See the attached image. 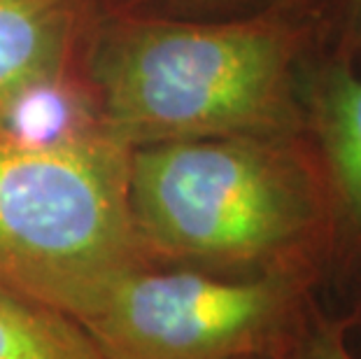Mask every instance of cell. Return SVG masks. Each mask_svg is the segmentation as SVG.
<instances>
[{
    "mask_svg": "<svg viewBox=\"0 0 361 359\" xmlns=\"http://www.w3.org/2000/svg\"><path fill=\"white\" fill-rule=\"evenodd\" d=\"M175 3H182L189 7H201V10H212V12H224V17H243V14H252V12H245L247 0H175Z\"/></svg>",
    "mask_w": 361,
    "mask_h": 359,
    "instance_id": "cell-11",
    "label": "cell"
},
{
    "mask_svg": "<svg viewBox=\"0 0 361 359\" xmlns=\"http://www.w3.org/2000/svg\"><path fill=\"white\" fill-rule=\"evenodd\" d=\"M80 24L82 0H0V133L59 84Z\"/></svg>",
    "mask_w": 361,
    "mask_h": 359,
    "instance_id": "cell-6",
    "label": "cell"
},
{
    "mask_svg": "<svg viewBox=\"0 0 361 359\" xmlns=\"http://www.w3.org/2000/svg\"><path fill=\"white\" fill-rule=\"evenodd\" d=\"M301 133L322 171L331 248L322 299L338 301L361 273V68L312 51L298 82Z\"/></svg>",
    "mask_w": 361,
    "mask_h": 359,
    "instance_id": "cell-5",
    "label": "cell"
},
{
    "mask_svg": "<svg viewBox=\"0 0 361 359\" xmlns=\"http://www.w3.org/2000/svg\"><path fill=\"white\" fill-rule=\"evenodd\" d=\"M314 51L301 10L124 21L94 61L103 131L128 150L226 135H298V82Z\"/></svg>",
    "mask_w": 361,
    "mask_h": 359,
    "instance_id": "cell-2",
    "label": "cell"
},
{
    "mask_svg": "<svg viewBox=\"0 0 361 359\" xmlns=\"http://www.w3.org/2000/svg\"><path fill=\"white\" fill-rule=\"evenodd\" d=\"M268 359H355L343 341L341 324L319 296L305 305L298 322L291 327Z\"/></svg>",
    "mask_w": 361,
    "mask_h": 359,
    "instance_id": "cell-9",
    "label": "cell"
},
{
    "mask_svg": "<svg viewBox=\"0 0 361 359\" xmlns=\"http://www.w3.org/2000/svg\"><path fill=\"white\" fill-rule=\"evenodd\" d=\"M314 51L361 68V0H301Z\"/></svg>",
    "mask_w": 361,
    "mask_h": 359,
    "instance_id": "cell-8",
    "label": "cell"
},
{
    "mask_svg": "<svg viewBox=\"0 0 361 359\" xmlns=\"http://www.w3.org/2000/svg\"><path fill=\"white\" fill-rule=\"evenodd\" d=\"M128 205L149 266L324 285L331 212L308 140L226 135L130 150Z\"/></svg>",
    "mask_w": 361,
    "mask_h": 359,
    "instance_id": "cell-1",
    "label": "cell"
},
{
    "mask_svg": "<svg viewBox=\"0 0 361 359\" xmlns=\"http://www.w3.org/2000/svg\"><path fill=\"white\" fill-rule=\"evenodd\" d=\"M250 359H257V357H250Z\"/></svg>",
    "mask_w": 361,
    "mask_h": 359,
    "instance_id": "cell-13",
    "label": "cell"
},
{
    "mask_svg": "<svg viewBox=\"0 0 361 359\" xmlns=\"http://www.w3.org/2000/svg\"><path fill=\"white\" fill-rule=\"evenodd\" d=\"M271 5L284 7V10H301V0H271Z\"/></svg>",
    "mask_w": 361,
    "mask_h": 359,
    "instance_id": "cell-12",
    "label": "cell"
},
{
    "mask_svg": "<svg viewBox=\"0 0 361 359\" xmlns=\"http://www.w3.org/2000/svg\"><path fill=\"white\" fill-rule=\"evenodd\" d=\"M329 310L334 312L338 324H341L343 341L350 355L361 359V273L350 282V287L338 299V305H331Z\"/></svg>",
    "mask_w": 361,
    "mask_h": 359,
    "instance_id": "cell-10",
    "label": "cell"
},
{
    "mask_svg": "<svg viewBox=\"0 0 361 359\" xmlns=\"http://www.w3.org/2000/svg\"><path fill=\"white\" fill-rule=\"evenodd\" d=\"M319 282L219 278L171 266L124 273L80 320L103 359H268Z\"/></svg>",
    "mask_w": 361,
    "mask_h": 359,
    "instance_id": "cell-4",
    "label": "cell"
},
{
    "mask_svg": "<svg viewBox=\"0 0 361 359\" xmlns=\"http://www.w3.org/2000/svg\"><path fill=\"white\" fill-rule=\"evenodd\" d=\"M0 359H103L68 312L0 282Z\"/></svg>",
    "mask_w": 361,
    "mask_h": 359,
    "instance_id": "cell-7",
    "label": "cell"
},
{
    "mask_svg": "<svg viewBox=\"0 0 361 359\" xmlns=\"http://www.w3.org/2000/svg\"><path fill=\"white\" fill-rule=\"evenodd\" d=\"M130 150L103 128L0 138V282L84 320L124 273L149 266L128 205Z\"/></svg>",
    "mask_w": 361,
    "mask_h": 359,
    "instance_id": "cell-3",
    "label": "cell"
}]
</instances>
